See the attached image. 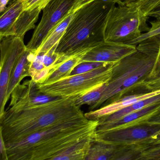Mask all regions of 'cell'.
Here are the masks:
<instances>
[{"label":"cell","mask_w":160,"mask_h":160,"mask_svg":"<svg viewBox=\"0 0 160 160\" xmlns=\"http://www.w3.org/2000/svg\"><path fill=\"white\" fill-rule=\"evenodd\" d=\"M0 160H8L6 148V143L3 137L1 126H0Z\"/></svg>","instance_id":"cell-29"},{"label":"cell","mask_w":160,"mask_h":160,"mask_svg":"<svg viewBox=\"0 0 160 160\" xmlns=\"http://www.w3.org/2000/svg\"><path fill=\"white\" fill-rule=\"evenodd\" d=\"M151 28H149L148 32L143 33L137 38L132 40L128 43V45L137 46L139 43L148 38L154 37L160 35V19L151 22Z\"/></svg>","instance_id":"cell-24"},{"label":"cell","mask_w":160,"mask_h":160,"mask_svg":"<svg viewBox=\"0 0 160 160\" xmlns=\"http://www.w3.org/2000/svg\"><path fill=\"white\" fill-rule=\"evenodd\" d=\"M160 113V102L133 112L113 122L98 124L96 132H102L131 127L146 123Z\"/></svg>","instance_id":"cell-13"},{"label":"cell","mask_w":160,"mask_h":160,"mask_svg":"<svg viewBox=\"0 0 160 160\" xmlns=\"http://www.w3.org/2000/svg\"><path fill=\"white\" fill-rule=\"evenodd\" d=\"M23 38L15 36L4 37L0 45V119L5 112L7 92L13 66L26 49Z\"/></svg>","instance_id":"cell-10"},{"label":"cell","mask_w":160,"mask_h":160,"mask_svg":"<svg viewBox=\"0 0 160 160\" xmlns=\"http://www.w3.org/2000/svg\"><path fill=\"white\" fill-rule=\"evenodd\" d=\"M135 160H160V158H152V157H145L143 156L141 158Z\"/></svg>","instance_id":"cell-36"},{"label":"cell","mask_w":160,"mask_h":160,"mask_svg":"<svg viewBox=\"0 0 160 160\" xmlns=\"http://www.w3.org/2000/svg\"><path fill=\"white\" fill-rule=\"evenodd\" d=\"M115 3L96 0L74 13L55 52L70 57L104 42V29L109 10Z\"/></svg>","instance_id":"cell-4"},{"label":"cell","mask_w":160,"mask_h":160,"mask_svg":"<svg viewBox=\"0 0 160 160\" xmlns=\"http://www.w3.org/2000/svg\"><path fill=\"white\" fill-rule=\"evenodd\" d=\"M136 50V46L104 41L87 52L82 58V62L116 63L133 53Z\"/></svg>","instance_id":"cell-12"},{"label":"cell","mask_w":160,"mask_h":160,"mask_svg":"<svg viewBox=\"0 0 160 160\" xmlns=\"http://www.w3.org/2000/svg\"><path fill=\"white\" fill-rule=\"evenodd\" d=\"M160 90V47L156 65L150 75L136 90L135 94L155 92Z\"/></svg>","instance_id":"cell-21"},{"label":"cell","mask_w":160,"mask_h":160,"mask_svg":"<svg viewBox=\"0 0 160 160\" xmlns=\"http://www.w3.org/2000/svg\"><path fill=\"white\" fill-rule=\"evenodd\" d=\"M10 0H0V15L6 10Z\"/></svg>","instance_id":"cell-34"},{"label":"cell","mask_w":160,"mask_h":160,"mask_svg":"<svg viewBox=\"0 0 160 160\" xmlns=\"http://www.w3.org/2000/svg\"><path fill=\"white\" fill-rule=\"evenodd\" d=\"M160 143V130L150 140L141 146H150L158 144Z\"/></svg>","instance_id":"cell-32"},{"label":"cell","mask_w":160,"mask_h":160,"mask_svg":"<svg viewBox=\"0 0 160 160\" xmlns=\"http://www.w3.org/2000/svg\"><path fill=\"white\" fill-rule=\"evenodd\" d=\"M160 47L158 38H148L136 46V51L114 63L101 98L90 111L106 106L125 96L135 94L154 69Z\"/></svg>","instance_id":"cell-3"},{"label":"cell","mask_w":160,"mask_h":160,"mask_svg":"<svg viewBox=\"0 0 160 160\" xmlns=\"http://www.w3.org/2000/svg\"><path fill=\"white\" fill-rule=\"evenodd\" d=\"M30 53V51L26 48L18 58L13 66L7 92V102L16 87L20 84L21 82L24 78L30 77L29 69L31 64L29 58Z\"/></svg>","instance_id":"cell-15"},{"label":"cell","mask_w":160,"mask_h":160,"mask_svg":"<svg viewBox=\"0 0 160 160\" xmlns=\"http://www.w3.org/2000/svg\"><path fill=\"white\" fill-rule=\"evenodd\" d=\"M78 96L61 98L43 105L20 110L7 109L0 119L6 143L84 115L76 104Z\"/></svg>","instance_id":"cell-2"},{"label":"cell","mask_w":160,"mask_h":160,"mask_svg":"<svg viewBox=\"0 0 160 160\" xmlns=\"http://www.w3.org/2000/svg\"><path fill=\"white\" fill-rule=\"evenodd\" d=\"M94 135L80 141L45 160H84Z\"/></svg>","instance_id":"cell-19"},{"label":"cell","mask_w":160,"mask_h":160,"mask_svg":"<svg viewBox=\"0 0 160 160\" xmlns=\"http://www.w3.org/2000/svg\"><path fill=\"white\" fill-rule=\"evenodd\" d=\"M160 130V125L145 123L123 128L96 132L97 141L123 146L140 145L154 137Z\"/></svg>","instance_id":"cell-9"},{"label":"cell","mask_w":160,"mask_h":160,"mask_svg":"<svg viewBox=\"0 0 160 160\" xmlns=\"http://www.w3.org/2000/svg\"><path fill=\"white\" fill-rule=\"evenodd\" d=\"M87 52L88 51L83 52L73 55L62 63L48 75L46 79L41 84H48L52 83L70 76L75 68L82 62V58Z\"/></svg>","instance_id":"cell-17"},{"label":"cell","mask_w":160,"mask_h":160,"mask_svg":"<svg viewBox=\"0 0 160 160\" xmlns=\"http://www.w3.org/2000/svg\"><path fill=\"white\" fill-rule=\"evenodd\" d=\"M156 37H157L158 38H159V39H160V35H159L157 36Z\"/></svg>","instance_id":"cell-39"},{"label":"cell","mask_w":160,"mask_h":160,"mask_svg":"<svg viewBox=\"0 0 160 160\" xmlns=\"http://www.w3.org/2000/svg\"><path fill=\"white\" fill-rule=\"evenodd\" d=\"M74 13L75 12L69 14L56 25L49 33L39 48L34 51L35 52L45 54L53 47H57L60 40L64 34L68 24L73 18Z\"/></svg>","instance_id":"cell-18"},{"label":"cell","mask_w":160,"mask_h":160,"mask_svg":"<svg viewBox=\"0 0 160 160\" xmlns=\"http://www.w3.org/2000/svg\"><path fill=\"white\" fill-rule=\"evenodd\" d=\"M160 102V94L139 101L118 112L98 120V124H105L120 119L125 116Z\"/></svg>","instance_id":"cell-20"},{"label":"cell","mask_w":160,"mask_h":160,"mask_svg":"<svg viewBox=\"0 0 160 160\" xmlns=\"http://www.w3.org/2000/svg\"><path fill=\"white\" fill-rule=\"evenodd\" d=\"M108 64L97 62H82L75 68L71 72L70 76L79 75L90 72L97 68L105 66Z\"/></svg>","instance_id":"cell-25"},{"label":"cell","mask_w":160,"mask_h":160,"mask_svg":"<svg viewBox=\"0 0 160 160\" xmlns=\"http://www.w3.org/2000/svg\"><path fill=\"white\" fill-rule=\"evenodd\" d=\"M160 4V0H142L137 5L145 16L148 17V14Z\"/></svg>","instance_id":"cell-26"},{"label":"cell","mask_w":160,"mask_h":160,"mask_svg":"<svg viewBox=\"0 0 160 160\" xmlns=\"http://www.w3.org/2000/svg\"><path fill=\"white\" fill-rule=\"evenodd\" d=\"M98 120L83 116L6 143L8 160H45L96 132Z\"/></svg>","instance_id":"cell-1"},{"label":"cell","mask_w":160,"mask_h":160,"mask_svg":"<svg viewBox=\"0 0 160 160\" xmlns=\"http://www.w3.org/2000/svg\"><path fill=\"white\" fill-rule=\"evenodd\" d=\"M106 83L102 85L82 96L77 97L76 100V105L80 108L82 105H88L90 111L101 98L105 89Z\"/></svg>","instance_id":"cell-22"},{"label":"cell","mask_w":160,"mask_h":160,"mask_svg":"<svg viewBox=\"0 0 160 160\" xmlns=\"http://www.w3.org/2000/svg\"><path fill=\"white\" fill-rule=\"evenodd\" d=\"M146 123L151 124L160 125V113L157 115L153 117V118H150Z\"/></svg>","instance_id":"cell-35"},{"label":"cell","mask_w":160,"mask_h":160,"mask_svg":"<svg viewBox=\"0 0 160 160\" xmlns=\"http://www.w3.org/2000/svg\"><path fill=\"white\" fill-rule=\"evenodd\" d=\"M143 156L160 158V144L150 146L138 145Z\"/></svg>","instance_id":"cell-28"},{"label":"cell","mask_w":160,"mask_h":160,"mask_svg":"<svg viewBox=\"0 0 160 160\" xmlns=\"http://www.w3.org/2000/svg\"><path fill=\"white\" fill-rule=\"evenodd\" d=\"M18 1V0H10V2H9V4H8V5L11 4H12V3L14 2H16V1Z\"/></svg>","instance_id":"cell-37"},{"label":"cell","mask_w":160,"mask_h":160,"mask_svg":"<svg viewBox=\"0 0 160 160\" xmlns=\"http://www.w3.org/2000/svg\"><path fill=\"white\" fill-rule=\"evenodd\" d=\"M148 18L137 5L116 6L114 3L106 18L104 41L128 44L149 30Z\"/></svg>","instance_id":"cell-5"},{"label":"cell","mask_w":160,"mask_h":160,"mask_svg":"<svg viewBox=\"0 0 160 160\" xmlns=\"http://www.w3.org/2000/svg\"><path fill=\"white\" fill-rule=\"evenodd\" d=\"M126 147L97 141L94 136L84 160H112Z\"/></svg>","instance_id":"cell-16"},{"label":"cell","mask_w":160,"mask_h":160,"mask_svg":"<svg viewBox=\"0 0 160 160\" xmlns=\"http://www.w3.org/2000/svg\"><path fill=\"white\" fill-rule=\"evenodd\" d=\"M3 37L2 36L0 35V45H1V41H2V39L3 38Z\"/></svg>","instance_id":"cell-38"},{"label":"cell","mask_w":160,"mask_h":160,"mask_svg":"<svg viewBox=\"0 0 160 160\" xmlns=\"http://www.w3.org/2000/svg\"><path fill=\"white\" fill-rule=\"evenodd\" d=\"M24 10L39 8L41 10L51 0H22Z\"/></svg>","instance_id":"cell-27"},{"label":"cell","mask_w":160,"mask_h":160,"mask_svg":"<svg viewBox=\"0 0 160 160\" xmlns=\"http://www.w3.org/2000/svg\"><path fill=\"white\" fill-rule=\"evenodd\" d=\"M160 94V90L149 93L133 94L125 96L97 110L89 111L84 114V116L89 120H98L102 118L118 112L139 101Z\"/></svg>","instance_id":"cell-14"},{"label":"cell","mask_w":160,"mask_h":160,"mask_svg":"<svg viewBox=\"0 0 160 160\" xmlns=\"http://www.w3.org/2000/svg\"><path fill=\"white\" fill-rule=\"evenodd\" d=\"M41 11L39 8L24 10L22 0L8 5L0 15V35L23 38L28 31L34 29Z\"/></svg>","instance_id":"cell-7"},{"label":"cell","mask_w":160,"mask_h":160,"mask_svg":"<svg viewBox=\"0 0 160 160\" xmlns=\"http://www.w3.org/2000/svg\"><path fill=\"white\" fill-rule=\"evenodd\" d=\"M10 97L11 101L8 108L13 110L32 108L62 98L50 96L41 92L37 83L31 79L17 86Z\"/></svg>","instance_id":"cell-11"},{"label":"cell","mask_w":160,"mask_h":160,"mask_svg":"<svg viewBox=\"0 0 160 160\" xmlns=\"http://www.w3.org/2000/svg\"><path fill=\"white\" fill-rule=\"evenodd\" d=\"M114 63L97 68L90 72L70 76L48 84H38L39 90L50 96L64 98L82 96L110 80Z\"/></svg>","instance_id":"cell-6"},{"label":"cell","mask_w":160,"mask_h":160,"mask_svg":"<svg viewBox=\"0 0 160 160\" xmlns=\"http://www.w3.org/2000/svg\"><path fill=\"white\" fill-rule=\"evenodd\" d=\"M159 144H160V143H159ZM156 145H157V144H156Z\"/></svg>","instance_id":"cell-40"},{"label":"cell","mask_w":160,"mask_h":160,"mask_svg":"<svg viewBox=\"0 0 160 160\" xmlns=\"http://www.w3.org/2000/svg\"><path fill=\"white\" fill-rule=\"evenodd\" d=\"M76 0H51L43 8V15L26 45L30 51L37 49L49 33L70 14Z\"/></svg>","instance_id":"cell-8"},{"label":"cell","mask_w":160,"mask_h":160,"mask_svg":"<svg viewBox=\"0 0 160 160\" xmlns=\"http://www.w3.org/2000/svg\"><path fill=\"white\" fill-rule=\"evenodd\" d=\"M142 156L139 146H126L112 160H135Z\"/></svg>","instance_id":"cell-23"},{"label":"cell","mask_w":160,"mask_h":160,"mask_svg":"<svg viewBox=\"0 0 160 160\" xmlns=\"http://www.w3.org/2000/svg\"><path fill=\"white\" fill-rule=\"evenodd\" d=\"M148 17H152L157 20L160 19V4L156 7L148 14Z\"/></svg>","instance_id":"cell-33"},{"label":"cell","mask_w":160,"mask_h":160,"mask_svg":"<svg viewBox=\"0 0 160 160\" xmlns=\"http://www.w3.org/2000/svg\"><path fill=\"white\" fill-rule=\"evenodd\" d=\"M94 1H96V0H76V2H75V5L73 6L70 13H74L80 8Z\"/></svg>","instance_id":"cell-31"},{"label":"cell","mask_w":160,"mask_h":160,"mask_svg":"<svg viewBox=\"0 0 160 160\" xmlns=\"http://www.w3.org/2000/svg\"><path fill=\"white\" fill-rule=\"evenodd\" d=\"M118 5H137L142 0H108Z\"/></svg>","instance_id":"cell-30"}]
</instances>
